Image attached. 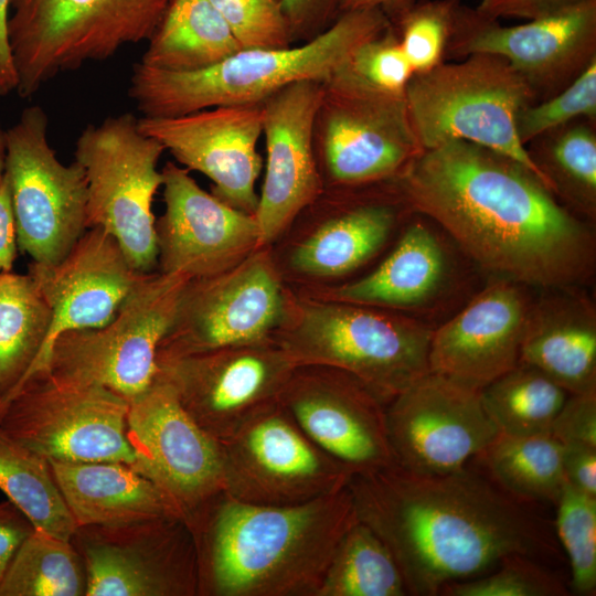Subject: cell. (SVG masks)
I'll return each mask as SVG.
<instances>
[{"instance_id": "cell-2", "label": "cell", "mask_w": 596, "mask_h": 596, "mask_svg": "<svg viewBox=\"0 0 596 596\" xmlns=\"http://www.w3.org/2000/svg\"><path fill=\"white\" fill-rule=\"evenodd\" d=\"M347 488L358 520L393 554L407 595H440L512 554L558 558L547 521L479 469L419 475L395 464L354 473Z\"/></svg>"}, {"instance_id": "cell-31", "label": "cell", "mask_w": 596, "mask_h": 596, "mask_svg": "<svg viewBox=\"0 0 596 596\" xmlns=\"http://www.w3.org/2000/svg\"><path fill=\"white\" fill-rule=\"evenodd\" d=\"M51 319V308L29 274H0V404L43 351Z\"/></svg>"}, {"instance_id": "cell-47", "label": "cell", "mask_w": 596, "mask_h": 596, "mask_svg": "<svg viewBox=\"0 0 596 596\" xmlns=\"http://www.w3.org/2000/svg\"><path fill=\"white\" fill-rule=\"evenodd\" d=\"M581 0H480L476 11L489 19L533 20L557 12Z\"/></svg>"}, {"instance_id": "cell-32", "label": "cell", "mask_w": 596, "mask_h": 596, "mask_svg": "<svg viewBox=\"0 0 596 596\" xmlns=\"http://www.w3.org/2000/svg\"><path fill=\"white\" fill-rule=\"evenodd\" d=\"M473 460L497 486L526 503H555L566 481L561 443L551 434L499 433Z\"/></svg>"}, {"instance_id": "cell-35", "label": "cell", "mask_w": 596, "mask_h": 596, "mask_svg": "<svg viewBox=\"0 0 596 596\" xmlns=\"http://www.w3.org/2000/svg\"><path fill=\"white\" fill-rule=\"evenodd\" d=\"M568 395L542 371L520 362L480 390L487 414L509 435L551 434Z\"/></svg>"}, {"instance_id": "cell-7", "label": "cell", "mask_w": 596, "mask_h": 596, "mask_svg": "<svg viewBox=\"0 0 596 596\" xmlns=\"http://www.w3.org/2000/svg\"><path fill=\"white\" fill-rule=\"evenodd\" d=\"M170 0H10L8 35L28 98L57 75L149 40Z\"/></svg>"}, {"instance_id": "cell-17", "label": "cell", "mask_w": 596, "mask_h": 596, "mask_svg": "<svg viewBox=\"0 0 596 596\" xmlns=\"http://www.w3.org/2000/svg\"><path fill=\"white\" fill-rule=\"evenodd\" d=\"M475 53L504 58L528 83L535 102L568 86L596 61V0H581L517 25L459 4L446 57Z\"/></svg>"}, {"instance_id": "cell-24", "label": "cell", "mask_w": 596, "mask_h": 596, "mask_svg": "<svg viewBox=\"0 0 596 596\" xmlns=\"http://www.w3.org/2000/svg\"><path fill=\"white\" fill-rule=\"evenodd\" d=\"M529 289L492 277L457 315L434 329L429 372L481 390L513 369L534 300Z\"/></svg>"}, {"instance_id": "cell-33", "label": "cell", "mask_w": 596, "mask_h": 596, "mask_svg": "<svg viewBox=\"0 0 596 596\" xmlns=\"http://www.w3.org/2000/svg\"><path fill=\"white\" fill-rule=\"evenodd\" d=\"M528 151L551 191L576 215L596 221L595 123L572 121L533 140Z\"/></svg>"}, {"instance_id": "cell-49", "label": "cell", "mask_w": 596, "mask_h": 596, "mask_svg": "<svg viewBox=\"0 0 596 596\" xmlns=\"http://www.w3.org/2000/svg\"><path fill=\"white\" fill-rule=\"evenodd\" d=\"M17 228L11 192L4 172L0 184V274L12 269L17 256Z\"/></svg>"}, {"instance_id": "cell-46", "label": "cell", "mask_w": 596, "mask_h": 596, "mask_svg": "<svg viewBox=\"0 0 596 596\" xmlns=\"http://www.w3.org/2000/svg\"><path fill=\"white\" fill-rule=\"evenodd\" d=\"M565 479L576 489L596 497V446L584 443L561 444Z\"/></svg>"}, {"instance_id": "cell-48", "label": "cell", "mask_w": 596, "mask_h": 596, "mask_svg": "<svg viewBox=\"0 0 596 596\" xmlns=\"http://www.w3.org/2000/svg\"><path fill=\"white\" fill-rule=\"evenodd\" d=\"M34 529L11 501L0 502V583L19 546Z\"/></svg>"}, {"instance_id": "cell-3", "label": "cell", "mask_w": 596, "mask_h": 596, "mask_svg": "<svg viewBox=\"0 0 596 596\" xmlns=\"http://www.w3.org/2000/svg\"><path fill=\"white\" fill-rule=\"evenodd\" d=\"M358 521L347 486L296 505H259L221 492L188 525L198 596H317L344 533Z\"/></svg>"}, {"instance_id": "cell-50", "label": "cell", "mask_w": 596, "mask_h": 596, "mask_svg": "<svg viewBox=\"0 0 596 596\" xmlns=\"http://www.w3.org/2000/svg\"><path fill=\"white\" fill-rule=\"evenodd\" d=\"M9 3L10 0H0V97L17 91L18 86L8 35Z\"/></svg>"}, {"instance_id": "cell-34", "label": "cell", "mask_w": 596, "mask_h": 596, "mask_svg": "<svg viewBox=\"0 0 596 596\" xmlns=\"http://www.w3.org/2000/svg\"><path fill=\"white\" fill-rule=\"evenodd\" d=\"M0 490L35 529L70 541L76 524L46 458L0 430Z\"/></svg>"}, {"instance_id": "cell-10", "label": "cell", "mask_w": 596, "mask_h": 596, "mask_svg": "<svg viewBox=\"0 0 596 596\" xmlns=\"http://www.w3.org/2000/svg\"><path fill=\"white\" fill-rule=\"evenodd\" d=\"M128 408L106 387L61 382L41 369L0 404V430L47 460L132 466Z\"/></svg>"}, {"instance_id": "cell-40", "label": "cell", "mask_w": 596, "mask_h": 596, "mask_svg": "<svg viewBox=\"0 0 596 596\" xmlns=\"http://www.w3.org/2000/svg\"><path fill=\"white\" fill-rule=\"evenodd\" d=\"M443 596H565L566 584L539 560L523 554L504 557L492 571L446 586Z\"/></svg>"}, {"instance_id": "cell-6", "label": "cell", "mask_w": 596, "mask_h": 596, "mask_svg": "<svg viewBox=\"0 0 596 596\" xmlns=\"http://www.w3.org/2000/svg\"><path fill=\"white\" fill-rule=\"evenodd\" d=\"M405 99L423 150L449 140L476 143L522 163L550 189L515 131L517 114L534 93L504 58L475 53L414 73Z\"/></svg>"}, {"instance_id": "cell-13", "label": "cell", "mask_w": 596, "mask_h": 596, "mask_svg": "<svg viewBox=\"0 0 596 596\" xmlns=\"http://www.w3.org/2000/svg\"><path fill=\"white\" fill-rule=\"evenodd\" d=\"M291 301L266 246L221 274L189 280L157 356L274 340Z\"/></svg>"}, {"instance_id": "cell-30", "label": "cell", "mask_w": 596, "mask_h": 596, "mask_svg": "<svg viewBox=\"0 0 596 596\" xmlns=\"http://www.w3.org/2000/svg\"><path fill=\"white\" fill-rule=\"evenodd\" d=\"M140 63L166 71L210 67L242 50L210 0H170Z\"/></svg>"}, {"instance_id": "cell-45", "label": "cell", "mask_w": 596, "mask_h": 596, "mask_svg": "<svg viewBox=\"0 0 596 596\" xmlns=\"http://www.w3.org/2000/svg\"><path fill=\"white\" fill-rule=\"evenodd\" d=\"M341 0H285L294 41H306L324 31L339 15Z\"/></svg>"}, {"instance_id": "cell-19", "label": "cell", "mask_w": 596, "mask_h": 596, "mask_svg": "<svg viewBox=\"0 0 596 596\" xmlns=\"http://www.w3.org/2000/svg\"><path fill=\"white\" fill-rule=\"evenodd\" d=\"M395 461L419 475H445L468 466L500 433L480 390L429 372L385 405Z\"/></svg>"}, {"instance_id": "cell-43", "label": "cell", "mask_w": 596, "mask_h": 596, "mask_svg": "<svg viewBox=\"0 0 596 596\" xmlns=\"http://www.w3.org/2000/svg\"><path fill=\"white\" fill-rule=\"evenodd\" d=\"M347 70L379 91L404 95L414 71L394 25L360 44L345 63Z\"/></svg>"}, {"instance_id": "cell-11", "label": "cell", "mask_w": 596, "mask_h": 596, "mask_svg": "<svg viewBox=\"0 0 596 596\" xmlns=\"http://www.w3.org/2000/svg\"><path fill=\"white\" fill-rule=\"evenodd\" d=\"M49 118L25 107L6 130L9 181L20 249L32 262L58 263L87 230V181L74 160L62 163L47 138Z\"/></svg>"}, {"instance_id": "cell-52", "label": "cell", "mask_w": 596, "mask_h": 596, "mask_svg": "<svg viewBox=\"0 0 596 596\" xmlns=\"http://www.w3.org/2000/svg\"><path fill=\"white\" fill-rule=\"evenodd\" d=\"M6 156H7L6 130L2 129L1 124H0V184L3 180L4 172H6Z\"/></svg>"}, {"instance_id": "cell-14", "label": "cell", "mask_w": 596, "mask_h": 596, "mask_svg": "<svg viewBox=\"0 0 596 596\" xmlns=\"http://www.w3.org/2000/svg\"><path fill=\"white\" fill-rule=\"evenodd\" d=\"M220 445L224 492L246 503H306L343 489L352 476L304 434L279 401Z\"/></svg>"}, {"instance_id": "cell-21", "label": "cell", "mask_w": 596, "mask_h": 596, "mask_svg": "<svg viewBox=\"0 0 596 596\" xmlns=\"http://www.w3.org/2000/svg\"><path fill=\"white\" fill-rule=\"evenodd\" d=\"M161 174L164 212L156 221L159 272L189 280L211 277L263 246L255 215L207 193L174 162H167Z\"/></svg>"}, {"instance_id": "cell-4", "label": "cell", "mask_w": 596, "mask_h": 596, "mask_svg": "<svg viewBox=\"0 0 596 596\" xmlns=\"http://www.w3.org/2000/svg\"><path fill=\"white\" fill-rule=\"evenodd\" d=\"M391 25L377 8L342 11L298 46L242 49L202 70L166 71L137 63L128 96L142 117L169 118L219 106L260 104L300 81L326 82L363 42Z\"/></svg>"}, {"instance_id": "cell-22", "label": "cell", "mask_w": 596, "mask_h": 596, "mask_svg": "<svg viewBox=\"0 0 596 596\" xmlns=\"http://www.w3.org/2000/svg\"><path fill=\"white\" fill-rule=\"evenodd\" d=\"M262 103L219 106L169 118H138V128L159 141L187 170L207 177L212 194L230 206L255 215V190L263 160Z\"/></svg>"}, {"instance_id": "cell-44", "label": "cell", "mask_w": 596, "mask_h": 596, "mask_svg": "<svg viewBox=\"0 0 596 596\" xmlns=\"http://www.w3.org/2000/svg\"><path fill=\"white\" fill-rule=\"evenodd\" d=\"M551 435L561 444L596 446V391L570 394L553 422Z\"/></svg>"}, {"instance_id": "cell-9", "label": "cell", "mask_w": 596, "mask_h": 596, "mask_svg": "<svg viewBox=\"0 0 596 596\" xmlns=\"http://www.w3.org/2000/svg\"><path fill=\"white\" fill-rule=\"evenodd\" d=\"M188 281L147 273L106 324L57 336L42 369L57 381L103 386L131 400L157 374V352Z\"/></svg>"}, {"instance_id": "cell-36", "label": "cell", "mask_w": 596, "mask_h": 596, "mask_svg": "<svg viewBox=\"0 0 596 596\" xmlns=\"http://www.w3.org/2000/svg\"><path fill=\"white\" fill-rule=\"evenodd\" d=\"M405 595V583L393 554L358 520L340 540L317 596Z\"/></svg>"}, {"instance_id": "cell-37", "label": "cell", "mask_w": 596, "mask_h": 596, "mask_svg": "<svg viewBox=\"0 0 596 596\" xmlns=\"http://www.w3.org/2000/svg\"><path fill=\"white\" fill-rule=\"evenodd\" d=\"M86 572L71 543L34 529L15 552L0 596H85Z\"/></svg>"}, {"instance_id": "cell-15", "label": "cell", "mask_w": 596, "mask_h": 596, "mask_svg": "<svg viewBox=\"0 0 596 596\" xmlns=\"http://www.w3.org/2000/svg\"><path fill=\"white\" fill-rule=\"evenodd\" d=\"M296 366L275 340L157 356V373L194 423L219 443L277 402Z\"/></svg>"}, {"instance_id": "cell-25", "label": "cell", "mask_w": 596, "mask_h": 596, "mask_svg": "<svg viewBox=\"0 0 596 596\" xmlns=\"http://www.w3.org/2000/svg\"><path fill=\"white\" fill-rule=\"evenodd\" d=\"M28 274L50 306L52 319L43 351L26 376L44 368L50 347L61 333L110 321L147 273L131 265L113 235L89 227L58 263L32 262Z\"/></svg>"}, {"instance_id": "cell-18", "label": "cell", "mask_w": 596, "mask_h": 596, "mask_svg": "<svg viewBox=\"0 0 596 596\" xmlns=\"http://www.w3.org/2000/svg\"><path fill=\"white\" fill-rule=\"evenodd\" d=\"M128 403L132 467L173 501L188 523L224 491L221 445L194 423L158 373Z\"/></svg>"}, {"instance_id": "cell-51", "label": "cell", "mask_w": 596, "mask_h": 596, "mask_svg": "<svg viewBox=\"0 0 596 596\" xmlns=\"http://www.w3.org/2000/svg\"><path fill=\"white\" fill-rule=\"evenodd\" d=\"M418 0H341L340 12L355 9H381L391 23H394Z\"/></svg>"}, {"instance_id": "cell-42", "label": "cell", "mask_w": 596, "mask_h": 596, "mask_svg": "<svg viewBox=\"0 0 596 596\" xmlns=\"http://www.w3.org/2000/svg\"><path fill=\"white\" fill-rule=\"evenodd\" d=\"M242 49H285L294 42L285 0H210Z\"/></svg>"}, {"instance_id": "cell-38", "label": "cell", "mask_w": 596, "mask_h": 596, "mask_svg": "<svg viewBox=\"0 0 596 596\" xmlns=\"http://www.w3.org/2000/svg\"><path fill=\"white\" fill-rule=\"evenodd\" d=\"M555 505V531L570 562L572 590L578 595H594L596 590V497L565 481Z\"/></svg>"}, {"instance_id": "cell-26", "label": "cell", "mask_w": 596, "mask_h": 596, "mask_svg": "<svg viewBox=\"0 0 596 596\" xmlns=\"http://www.w3.org/2000/svg\"><path fill=\"white\" fill-rule=\"evenodd\" d=\"M581 289H541L528 317L519 359L570 394L596 391V308Z\"/></svg>"}, {"instance_id": "cell-27", "label": "cell", "mask_w": 596, "mask_h": 596, "mask_svg": "<svg viewBox=\"0 0 596 596\" xmlns=\"http://www.w3.org/2000/svg\"><path fill=\"white\" fill-rule=\"evenodd\" d=\"M449 247L427 222L404 230L390 255L370 274L338 287L333 300L402 311L430 309L454 283Z\"/></svg>"}, {"instance_id": "cell-16", "label": "cell", "mask_w": 596, "mask_h": 596, "mask_svg": "<svg viewBox=\"0 0 596 596\" xmlns=\"http://www.w3.org/2000/svg\"><path fill=\"white\" fill-rule=\"evenodd\" d=\"M70 541L85 566V596L199 594L195 543L183 518L77 526Z\"/></svg>"}, {"instance_id": "cell-1", "label": "cell", "mask_w": 596, "mask_h": 596, "mask_svg": "<svg viewBox=\"0 0 596 596\" xmlns=\"http://www.w3.org/2000/svg\"><path fill=\"white\" fill-rule=\"evenodd\" d=\"M393 182L406 210L439 225L492 277L538 289L593 279L592 223L508 156L449 140L423 150Z\"/></svg>"}, {"instance_id": "cell-28", "label": "cell", "mask_w": 596, "mask_h": 596, "mask_svg": "<svg viewBox=\"0 0 596 596\" xmlns=\"http://www.w3.org/2000/svg\"><path fill=\"white\" fill-rule=\"evenodd\" d=\"M76 524L123 525L183 518L173 501L132 466L119 461L49 460Z\"/></svg>"}, {"instance_id": "cell-29", "label": "cell", "mask_w": 596, "mask_h": 596, "mask_svg": "<svg viewBox=\"0 0 596 596\" xmlns=\"http://www.w3.org/2000/svg\"><path fill=\"white\" fill-rule=\"evenodd\" d=\"M402 204L398 196L394 201L364 202L328 220L292 251L291 267L322 278L351 273L384 247Z\"/></svg>"}, {"instance_id": "cell-39", "label": "cell", "mask_w": 596, "mask_h": 596, "mask_svg": "<svg viewBox=\"0 0 596 596\" xmlns=\"http://www.w3.org/2000/svg\"><path fill=\"white\" fill-rule=\"evenodd\" d=\"M460 0H418L394 23L414 73L445 62Z\"/></svg>"}, {"instance_id": "cell-5", "label": "cell", "mask_w": 596, "mask_h": 596, "mask_svg": "<svg viewBox=\"0 0 596 596\" xmlns=\"http://www.w3.org/2000/svg\"><path fill=\"white\" fill-rule=\"evenodd\" d=\"M433 331L423 320L375 307L299 300L274 340L296 365L345 371L386 405L429 373Z\"/></svg>"}, {"instance_id": "cell-12", "label": "cell", "mask_w": 596, "mask_h": 596, "mask_svg": "<svg viewBox=\"0 0 596 596\" xmlns=\"http://www.w3.org/2000/svg\"><path fill=\"white\" fill-rule=\"evenodd\" d=\"M316 137L329 175L343 185L393 181L423 151L405 94L373 88L345 64L323 82Z\"/></svg>"}, {"instance_id": "cell-20", "label": "cell", "mask_w": 596, "mask_h": 596, "mask_svg": "<svg viewBox=\"0 0 596 596\" xmlns=\"http://www.w3.org/2000/svg\"><path fill=\"white\" fill-rule=\"evenodd\" d=\"M278 401L304 434L352 475L396 464L385 403L350 373L297 365Z\"/></svg>"}, {"instance_id": "cell-41", "label": "cell", "mask_w": 596, "mask_h": 596, "mask_svg": "<svg viewBox=\"0 0 596 596\" xmlns=\"http://www.w3.org/2000/svg\"><path fill=\"white\" fill-rule=\"evenodd\" d=\"M581 118L596 121V61L560 93L522 107L515 117V131L526 148L541 136Z\"/></svg>"}, {"instance_id": "cell-23", "label": "cell", "mask_w": 596, "mask_h": 596, "mask_svg": "<svg viewBox=\"0 0 596 596\" xmlns=\"http://www.w3.org/2000/svg\"><path fill=\"white\" fill-rule=\"evenodd\" d=\"M323 82L300 81L262 103L265 178L255 213L263 246L278 238L321 191L316 121Z\"/></svg>"}, {"instance_id": "cell-8", "label": "cell", "mask_w": 596, "mask_h": 596, "mask_svg": "<svg viewBox=\"0 0 596 596\" xmlns=\"http://www.w3.org/2000/svg\"><path fill=\"white\" fill-rule=\"evenodd\" d=\"M163 146L138 128L131 113L87 125L75 143V161L87 181V228L100 227L119 243L141 273L158 264L153 198L162 185Z\"/></svg>"}]
</instances>
